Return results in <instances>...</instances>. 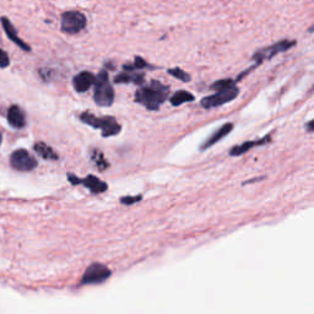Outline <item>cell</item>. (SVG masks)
Here are the masks:
<instances>
[{"label": "cell", "mask_w": 314, "mask_h": 314, "mask_svg": "<svg viewBox=\"0 0 314 314\" xmlns=\"http://www.w3.org/2000/svg\"><path fill=\"white\" fill-rule=\"evenodd\" d=\"M68 181L71 182L73 184H84L87 189H90L95 194H100V193H104L108 189V185L104 181L92 176V174H90V176H87L84 179H79L74 174L68 173Z\"/></svg>", "instance_id": "cell-9"}, {"label": "cell", "mask_w": 314, "mask_h": 314, "mask_svg": "<svg viewBox=\"0 0 314 314\" xmlns=\"http://www.w3.org/2000/svg\"><path fill=\"white\" fill-rule=\"evenodd\" d=\"M296 45L295 41H281V42H277L275 45L270 46V47L264 48V50L258 51L253 55V59L257 61V64H261L262 60H266V59H271L272 56H275L276 54L286 52V51L292 48Z\"/></svg>", "instance_id": "cell-8"}, {"label": "cell", "mask_w": 314, "mask_h": 314, "mask_svg": "<svg viewBox=\"0 0 314 314\" xmlns=\"http://www.w3.org/2000/svg\"><path fill=\"white\" fill-rule=\"evenodd\" d=\"M110 270L104 264H95L90 265L85 271L84 276H82V284L84 285H94V284H102L105 282L108 277L110 276Z\"/></svg>", "instance_id": "cell-7"}, {"label": "cell", "mask_w": 314, "mask_h": 314, "mask_svg": "<svg viewBox=\"0 0 314 314\" xmlns=\"http://www.w3.org/2000/svg\"><path fill=\"white\" fill-rule=\"evenodd\" d=\"M92 159L96 162V164L99 166V168L101 169V171H104V169H105L108 167V162L105 161L104 155H102L100 151H95V153L92 154Z\"/></svg>", "instance_id": "cell-20"}, {"label": "cell", "mask_w": 314, "mask_h": 314, "mask_svg": "<svg viewBox=\"0 0 314 314\" xmlns=\"http://www.w3.org/2000/svg\"><path fill=\"white\" fill-rule=\"evenodd\" d=\"M169 95V89L159 81H151L146 86L140 87L135 92V101L145 105L148 109L157 110L159 105L163 104Z\"/></svg>", "instance_id": "cell-1"}, {"label": "cell", "mask_w": 314, "mask_h": 314, "mask_svg": "<svg viewBox=\"0 0 314 314\" xmlns=\"http://www.w3.org/2000/svg\"><path fill=\"white\" fill-rule=\"evenodd\" d=\"M10 163H11L12 168H15L16 171L28 172L37 167V159L30 155V153L25 149H19L10 156Z\"/></svg>", "instance_id": "cell-6"}, {"label": "cell", "mask_w": 314, "mask_h": 314, "mask_svg": "<svg viewBox=\"0 0 314 314\" xmlns=\"http://www.w3.org/2000/svg\"><path fill=\"white\" fill-rule=\"evenodd\" d=\"M271 140V136L266 135L265 138L261 139V140H256V141H246V143L241 144V145H236L232 150L230 151V155L231 156H241L243 154L248 153L251 149H253L254 146H258V145H264V144L269 143Z\"/></svg>", "instance_id": "cell-14"}, {"label": "cell", "mask_w": 314, "mask_h": 314, "mask_svg": "<svg viewBox=\"0 0 314 314\" xmlns=\"http://www.w3.org/2000/svg\"><path fill=\"white\" fill-rule=\"evenodd\" d=\"M232 130H233V124H232V123H226V124H223L222 127L218 128V129L216 130L215 133L211 134L209 138H208V140L205 141V143L203 144L202 146H200V149L205 150V149L211 148V146H212L213 144H216L217 141H220L221 139L225 138V136L227 135V134H230Z\"/></svg>", "instance_id": "cell-13"}, {"label": "cell", "mask_w": 314, "mask_h": 314, "mask_svg": "<svg viewBox=\"0 0 314 314\" xmlns=\"http://www.w3.org/2000/svg\"><path fill=\"white\" fill-rule=\"evenodd\" d=\"M144 74L135 73V70H125L115 76V84H135L141 85L144 82Z\"/></svg>", "instance_id": "cell-15"}, {"label": "cell", "mask_w": 314, "mask_h": 314, "mask_svg": "<svg viewBox=\"0 0 314 314\" xmlns=\"http://www.w3.org/2000/svg\"><path fill=\"white\" fill-rule=\"evenodd\" d=\"M236 86V82L231 79H225V80H218V81L213 82L211 85V90H215V91H221V90L230 89V87Z\"/></svg>", "instance_id": "cell-18"}, {"label": "cell", "mask_w": 314, "mask_h": 314, "mask_svg": "<svg viewBox=\"0 0 314 314\" xmlns=\"http://www.w3.org/2000/svg\"><path fill=\"white\" fill-rule=\"evenodd\" d=\"M87 19L82 12L70 10L61 14L60 30L68 35H76L86 27Z\"/></svg>", "instance_id": "cell-4"}, {"label": "cell", "mask_w": 314, "mask_h": 314, "mask_svg": "<svg viewBox=\"0 0 314 314\" xmlns=\"http://www.w3.org/2000/svg\"><path fill=\"white\" fill-rule=\"evenodd\" d=\"M0 22H1L2 25V28H4L5 33H6L7 38H9L10 41H12V42L15 43V45L17 46V47H20L21 50H24L25 52H31V47L27 45V43H25L24 41L21 40V38L17 36V31L16 28L14 27V25H12V22L10 21L7 17L2 16L0 17Z\"/></svg>", "instance_id": "cell-10"}, {"label": "cell", "mask_w": 314, "mask_h": 314, "mask_svg": "<svg viewBox=\"0 0 314 314\" xmlns=\"http://www.w3.org/2000/svg\"><path fill=\"white\" fill-rule=\"evenodd\" d=\"M96 76L90 71H81L73 80V85L78 92H86L89 91L90 87L95 84Z\"/></svg>", "instance_id": "cell-11"}, {"label": "cell", "mask_w": 314, "mask_h": 314, "mask_svg": "<svg viewBox=\"0 0 314 314\" xmlns=\"http://www.w3.org/2000/svg\"><path fill=\"white\" fill-rule=\"evenodd\" d=\"M306 130L307 131H314V119L311 120L310 123L306 124Z\"/></svg>", "instance_id": "cell-23"}, {"label": "cell", "mask_w": 314, "mask_h": 314, "mask_svg": "<svg viewBox=\"0 0 314 314\" xmlns=\"http://www.w3.org/2000/svg\"><path fill=\"white\" fill-rule=\"evenodd\" d=\"M7 120H9L10 125L16 129L24 128L26 124V118H25V113L19 105H11L7 110Z\"/></svg>", "instance_id": "cell-12"}, {"label": "cell", "mask_w": 314, "mask_h": 314, "mask_svg": "<svg viewBox=\"0 0 314 314\" xmlns=\"http://www.w3.org/2000/svg\"><path fill=\"white\" fill-rule=\"evenodd\" d=\"M141 199H143V197H141V195H136V197H124L120 199V203H122V204H125V205H131V204H134V203L140 202Z\"/></svg>", "instance_id": "cell-21"}, {"label": "cell", "mask_w": 314, "mask_h": 314, "mask_svg": "<svg viewBox=\"0 0 314 314\" xmlns=\"http://www.w3.org/2000/svg\"><path fill=\"white\" fill-rule=\"evenodd\" d=\"M171 105L177 107V105H181L183 104H187V102H192L194 101V96H193L190 92L188 91H177L173 96L171 97Z\"/></svg>", "instance_id": "cell-17"}, {"label": "cell", "mask_w": 314, "mask_h": 314, "mask_svg": "<svg viewBox=\"0 0 314 314\" xmlns=\"http://www.w3.org/2000/svg\"><path fill=\"white\" fill-rule=\"evenodd\" d=\"M238 94L239 90L237 86L221 90V91H216L215 95H211V96H207L205 99H203L200 105L204 108H207V109H210V108L218 107V105H226L227 102L233 101L238 96Z\"/></svg>", "instance_id": "cell-5"}, {"label": "cell", "mask_w": 314, "mask_h": 314, "mask_svg": "<svg viewBox=\"0 0 314 314\" xmlns=\"http://www.w3.org/2000/svg\"><path fill=\"white\" fill-rule=\"evenodd\" d=\"M80 120L84 122L85 124L95 128V129H101L102 135L105 138L108 136L117 135L120 133V125L118 124L117 120L113 117H96L89 112H85L80 115Z\"/></svg>", "instance_id": "cell-2"}, {"label": "cell", "mask_w": 314, "mask_h": 314, "mask_svg": "<svg viewBox=\"0 0 314 314\" xmlns=\"http://www.w3.org/2000/svg\"><path fill=\"white\" fill-rule=\"evenodd\" d=\"M95 102L101 107H108L114 101V90L109 82V78L105 70H102L95 80Z\"/></svg>", "instance_id": "cell-3"}, {"label": "cell", "mask_w": 314, "mask_h": 314, "mask_svg": "<svg viewBox=\"0 0 314 314\" xmlns=\"http://www.w3.org/2000/svg\"><path fill=\"white\" fill-rule=\"evenodd\" d=\"M0 144H1V133H0Z\"/></svg>", "instance_id": "cell-24"}, {"label": "cell", "mask_w": 314, "mask_h": 314, "mask_svg": "<svg viewBox=\"0 0 314 314\" xmlns=\"http://www.w3.org/2000/svg\"><path fill=\"white\" fill-rule=\"evenodd\" d=\"M168 74H169V75L174 76L176 79L181 80V81H183V82H188L190 80V76L188 75V74L185 73V71H183L182 69H179V68L169 69Z\"/></svg>", "instance_id": "cell-19"}, {"label": "cell", "mask_w": 314, "mask_h": 314, "mask_svg": "<svg viewBox=\"0 0 314 314\" xmlns=\"http://www.w3.org/2000/svg\"><path fill=\"white\" fill-rule=\"evenodd\" d=\"M33 150L45 159H53V161L58 159V155L55 154V151L45 143H36L33 146Z\"/></svg>", "instance_id": "cell-16"}, {"label": "cell", "mask_w": 314, "mask_h": 314, "mask_svg": "<svg viewBox=\"0 0 314 314\" xmlns=\"http://www.w3.org/2000/svg\"><path fill=\"white\" fill-rule=\"evenodd\" d=\"M9 55H7L6 52H4V51L0 48V68H6V66H9Z\"/></svg>", "instance_id": "cell-22"}]
</instances>
